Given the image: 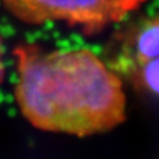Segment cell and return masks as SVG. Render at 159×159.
<instances>
[{"label": "cell", "mask_w": 159, "mask_h": 159, "mask_svg": "<svg viewBox=\"0 0 159 159\" xmlns=\"http://www.w3.org/2000/svg\"><path fill=\"white\" fill-rule=\"evenodd\" d=\"M13 57L16 102L33 127L89 137L125 121L123 80L92 51L45 50L24 43L14 47Z\"/></svg>", "instance_id": "6da1fadb"}, {"label": "cell", "mask_w": 159, "mask_h": 159, "mask_svg": "<svg viewBox=\"0 0 159 159\" xmlns=\"http://www.w3.org/2000/svg\"><path fill=\"white\" fill-rule=\"evenodd\" d=\"M148 0H1L13 17L27 25L61 21L94 35L124 20Z\"/></svg>", "instance_id": "7a4b0ae2"}, {"label": "cell", "mask_w": 159, "mask_h": 159, "mask_svg": "<svg viewBox=\"0 0 159 159\" xmlns=\"http://www.w3.org/2000/svg\"><path fill=\"white\" fill-rule=\"evenodd\" d=\"M2 54H4V51H2V41L0 39V84L4 81V78H5V66H4Z\"/></svg>", "instance_id": "277c9868"}, {"label": "cell", "mask_w": 159, "mask_h": 159, "mask_svg": "<svg viewBox=\"0 0 159 159\" xmlns=\"http://www.w3.org/2000/svg\"><path fill=\"white\" fill-rule=\"evenodd\" d=\"M107 65L136 90L159 98V14L126 30Z\"/></svg>", "instance_id": "3957f363"}]
</instances>
